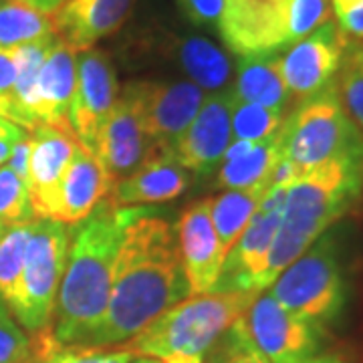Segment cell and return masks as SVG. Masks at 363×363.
Masks as SVG:
<instances>
[{
	"instance_id": "cell-17",
	"label": "cell",
	"mask_w": 363,
	"mask_h": 363,
	"mask_svg": "<svg viewBox=\"0 0 363 363\" xmlns=\"http://www.w3.org/2000/svg\"><path fill=\"white\" fill-rule=\"evenodd\" d=\"M176 234L190 295L214 291L224 267V252L210 216L208 198L192 202L182 212Z\"/></svg>"
},
{
	"instance_id": "cell-15",
	"label": "cell",
	"mask_w": 363,
	"mask_h": 363,
	"mask_svg": "<svg viewBox=\"0 0 363 363\" xmlns=\"http://www.w3.org/2000/svg\"><path fill=\"white\" fill-rule=\"evenodd\" d=\"M233 91L212 93L182 133L174 147V156L182 166L196 174H208L222 164L226 147L233 143Z\"/></svg>"
},
{
	"instance_id": "cell-16",
	"label": "cell",
	"mask_w": 363,
	"mask_h": 363,
	"mask_svg": "<svg viewBox=\"0 0 363 363\" xmlns=\"http://www.w3.org/2000/svg\"><path fill=\"white\" fill-rule=\"evenodd\" d=\"M30 157H28V194L35 218L51 220L57 206V194L67 168L77 150L73 133L51 125H37L28 131Z\"/></svg>"
},
{
	"instance_id": "cell-12",
	"label": "cell",
	"mask_w": 363,
	"mask_h": 363,
	"mask_svg": "<svg viewBox=\"0 0 363 363\" xmlns=\"http://www.w3.org/2000/svg\"><path fill=\"white\" fill-rule=\"evenodd\" d=\"M140 104L143 128L157 150L174 152L204 104V91L192 81H130Z\"/></svg>"
},
{
	"instance_id": "cell-27",
	"label": "cell",
	"mask_w": 363,
	"mask_h": 363,
	"mask_svg": "<svg viewBox=\"0 0 363 363\" xmlns=\"http://www.w3.org/2000/svg\"><path fill=\"white\" fill-rule=\"evenodd\" d=\"M35 220L4 226L0 233V301L13 311L21 293V279L25 269L26 247Z\"/></svg>"
},
{
	"instance_id": "cell-22",
	"label": "cell",
	"mask_w": 363,
	"mask_h": 363,
	"mask_svg": "<svg viewBox=\"0 0 363 363\" xmlns=\"http://www.w3.org/2000/svg\"><path fill=\"white\" fill-rule=\"evenodd\" d=\"M230 91L234 101L257 104L283 113H286L289 105L293 101L281 71L279 52L240 57L236 67V79Z\"/></svg>"
},
{
	"instance_id": "cell-26",
	"label": "cell",
	"mask_w": 363,
	"mask_h": 363,
	"mask_svg": "<svg viewBox=\"0 0 363 363\" xmlns=\"http://www.w3.org/2000/svg\"><path fill=\"white\" fill-rule=\"evenodd\" d=\"M264 192H267V184L245 188V190H226L216 198H208L210 216L220 240L224 260L238 242V238L242 236L250 218L255 216Z\"/></svg>"
},
{
	"instance_id": "cell-3",
	"label": "cell",
	"mask_w": 363,
	"mask_h": 363,
	"mask_svg": "<svg viewBox=\"0 0 363 363\" xmlns=\"http://www.w3.org/2000/svg\"><path fill=\"white\" fill-rule=\"evenodd\" d=\"M362 190L363 156L335 157L298 176L286 190L281 226L262 277L264 289L355 204Z\"/></svg>"
},
{
	"instance_id": "cell-41",
	"label": "cell",
	"mask_w": 363,
	"mask_h": 363,
	"mask_svg": "<svg viewBox=\"0 0 363 363\" xmlns=\"http://www.w3.org/2000/svg\"><path fill=\"white\" fill-rule=\"evenodd\" d=\"M277 363H347L341 355L337 353H315L311 357H305V359H286V362H277Z\"/></svg>"
},
{
	"instance_id": "cell-21",
	"label": "cell",
	"mask_w": 363,
	"mask_h": 363,
	"mask_svg": "<svg viewBox=\"0 0 363 363\" xmlns=\"http://www.w3.org/2000/svg\"><path fill=\"white\" fill-rule=\"evenodd\" d=\"M79 52L57 37V43L40 67L35 97H37V123L51 125L73 133L69 123V107L77 85Z\"/></svg>"
},
{
	"instance_id": "cell-33",
	"label": "cell",
	"mask_w": 363,
	"mask_h": 363,
	"mask_svg": "<svg viewBox=\"0 0 363 363\" xmlns=\"http://www.w3.org/2000/svg\"><path fill=\"white\" fill-rule=\"evenodd\" d=\"M331 0H291L289 6V40L295 45L319 26L331 21Z\"/></svg>"
},
{
	"instance_id": "cell-35",
	"label": "cell",
	"mask_w": 363,
	"mask_h": 363,
	"mask_svg": "<svg viewBox=\"0 0 363 363\" xmlns=\"http://www.w3.org/2000/svg\"><path fill=\"white\" fill-rule=\"evenodd\" d=\"M182 14L196 26L218 25L224 0H176Z\"/></svg>"
},
{
	"instance_id": "cell-8",
	"label": "cell",
	"mask_w": 363,
	"mask_h": 363,
	"mask_svg": "<svg viewBox=\"0 0 363 363\" xmlns=\"http://www.w3.org/2000/svg\"><path fill=\"white\" fill-rule=\"evenodd\" d=\"M286 190L267 188L255 216L224 260L214 291H264V269L281 226Z\"/></svg>"
},
{
	"instance_id": "cell-46",
	"label": "cell",
	"mask_w": 363,
	"mask_h": 363,
	"mask_svg": "<svg viewBox=\"0 0 363 363\" xmlns=\"http://www.w3.org/2000/svg\"><path fill=\"white\" fill-rule=\"evenodd\" d=\"M362 45H363V40H362Z\"/></svg>"
},
{
	"instance_id": "cell-1",
	"label": "cell",
	"mask_w": 363,
	"mask_h": 363,
	"mask_svg": "<svg viewBox=\"0 0 363 363\" xmlns=\"http://www.w3.org/2000/svg\"><path fill=\"white\" fill-rule=\"evenodd\" d=\"M188 297L176 228L143 208L123 233L107 311L89 345H125Z\"/></svg>"
},
{
	"instance_id": "cell-4",
	"label": "cell",
	"mask_w": 363,
	"mask_h": 363,
	"mask_svg": "<svg viewBox=\"0 0 363 363\" xmlns=\"http://www.w3.org/2000/svg\"><path fill=\"white\" fill-rule=\"evenodd\" d=\"M255 291H210L184 298L131 339L138 357L160 363H204L210 351L250 307Z\"/></svg>"
},
{
	"instance_id": "cell-38",
	"label": "cell",
	"mask_w": 363,
	"mask_h": 363,
	"mask_svg": "<svg viewBox=\"0 0 363 363\" xmlns=\"http://www.w3.org/2000/svg\"><path fill=\"white\" fill-rule=\"evenodd\" d=\"M16 81V65H14L13 51H0V97L11 99Z\"/></svg>"
},
{
	"instance_id": "cell-10",
	"label": "cell",
	"mask_w": 363,
	"mask_h": 363,
	"mask_svg": "<svg viewBox=\"0 0 363 363\" xmlns=\"http://www.w3.org/2000/svg\"><path fill=\"white\" fill-rule=\"evenodd\" d=\"M242 319L255 345L272 363L305 359L319 353L323 329L285 309L269 289L255 297Z\"/></svg>"
},
{
	"instance_id": "cell-29",
	"label": "cell",
	"mask_w": 363,
	"mask_h": 363,
	"mask_svg": "<svg viewBox=\"0 0 363 363\" xmlns=\"http://www.w3.org/2000/svg\"><path fill=\"white\" fill-rule=\"evenodd\" d=\"M341 104L351 121L363 131V45L362 40L350 39L345 45L343 61L335 77Z\"/></svg>"
},
{
	"instance_id": "cell-9",
	"label": "cell",
	"mask_w": 363,
	"mask_h": 363,
	"mask_svg": "<svg viewBox=\"0 0 363 363\" xmlns=\"http://www.w3.org/2000/svg\"><path fill=\"white\" fill-rule=\"evenodd\" d=\"M291 0H224L218 33L238 57L279 52L289 40Z\"/></svg>"
},
{
	"instance_id": "cell-2",
	"label": "cell",
	"mask_w": 363,
	"mask_h": 363,
	"mask_svg": "<svg viewBox=\"0 0 363 363\" xmlns=\"http://www.w3.org/2000/svg\"><path fill=\"white\" fill-rule=\"evenodd\" d=\"M142 206H117L107 196L71 230L69 257L59 286L52 333L61 343L89 345L104 321L123 233Z\"/></svg>"
},
{
	"instance_id": "cell-31",
	"label": "cell",
	"mask_w": 363,
	"mask_h": 363,
	"mask_svg": "<svg viewBox=\"0 0 363 363\" xmlns=\"http://www.w3.org/2000/svg\"><path fill=\"white\" fill-rule=\"evenodd\" d=\"M242 317L222 335L204 363H272L250 339Z\"/></svg>"
},
{
	"instance_id": "cell-5",
	"label": "cell",
	"mask_w": 363,
	"mask_h": 363,
	"mask_svg": "<svg viewBox=\"0 0 363 363\" xmlns=\"http://www.w3.org/2000/svg\"><path fill=\"white\" fill-rule=\"evenodd\" d=\"M285 309L323 329L347 305V281L335 236L323 234L269 286Z\"/></svg>"
},
{
	"instance_id": "cell-23",
	"label": "cell",
	"mask_w": 363,
	"mask_h": 363,
	"mask_svg": "<svg viewBox=\"0 0 363 363\" xmlns=\"http://www.w3.org/2000/svg\"><path fill=\"white\" fill-rule=\"evenodd\" d=\"M172 52L182 71L202 91L222 93L233 81V61L228 52L204 37L174 39Z\"/></svg>"
},
{
	"instance_id": "cell-14",
	"label": "cell",
	"mask_w": 363,
	"mask_h": 363,
	"mask_svg": "<svg viewBox=\"0 0 363 363\" xmlns=\"http://www.w3.org/2000/svg\"><path fill=\"white\" fill-rule=\"evenodd\" d=\"M156 150L143 128L140 104L130 85H125L99 131L95 156L116 184L133 174Z\"/></svg>"
},
{
	"instance_id": "cell-40",
	"label": "cell",
	"mask_w": 363,
	"mask_h": 363,
	"mask_svg": "<svg viewBox=\"0 0 363 363\" xmlns=\"http://www.w3.org/2000/svg\"><path fill=\"white\" fill-rule=\"evenodd\" d=\"M18 2H23L26 6H33V9L40 11V13L52 14L57 13V11L65 4L67 0H18Z\"/></svg>"
},
{
	"instance_id": "cell-11",
	"label": "cell",
	"mask_w": 363,
	"mask_h": 363,
	"mask_svg": "<svg viewBox=\"0 0 363 363\" xmlns=\"http://www.w3.org/2000/svg\"><path fill=\"white\" fill-rule=\"evenodd\" d=\"M117 75L111 57L87 49L77 57V85L69 107V123L77 143L95 154L99 131L117 101Z\"/></svg>"
},
{
	"instance_id": "cell-43",
	"label": "cell",
	"mask_w": 363,
	"mask_h": 363,
	"mask_svg": "<svg viewBox=\"0 0 363 363\" xmlns=\"http://www.w3.org/2000/svg\"><path fill=\"white\" fill-rule=\"evenodd\" d=\"M0 117H6L14 121V109H13V101L6 99V97H0Z\"/></svg>"
},
{
	"instance_id": "cell-19",
	"label": "cell",
	"mask_w": 363,
	"mask_h": 363,
	"mask_svg": "<svg viewBox=\"0 0 363 363\" xmlns=\"http://www.w3.org/2000/svg\"><path fill=\"white\" fill-rule=\"evenodd\" d=\"M192 172L176 160L174 152L156 150L128 178L113 184L109 198L117 206H143L169 202L190 186Z\"/></svg>"
},
{
	"instance_id": "cell-13",
	"label": "cell",
	"mask_w": 363,
	"mask_h": 363,
	"mask_svg": "<svg viewBox=\"0 0 363 363\" xmlns=\"http://www.w3.org/2000/svg\"><path fill=\"white\" fill-rule=\"evenodd\" d=\"M347 35L333 21L289 47L281 55V71L291 97L301 104L327 89L339 73Z\"/></svg>"
},
{
	"instance_id": "cell-39",
	"label": "cell",
	"mask_w": 363,
	"mask_h": 363,
	"mask_svg": "<svg viewBox=\"0 0 363 363\" xmlns=\"http://www.w3.org/2000/svg\"><path fill=\"white\" fill-rule=\"evenodd\" d=\"M337 21V26L343 30V35H347L350 39L363 40V4L359 9H355L353 13L345 14Z\"/></svg>"
},
{
	"instance_id": "cell-37",
	"label": "cell",
	"mask_w": 363,
	"mask_h": 363,
	"mask_svg": "<svg viewBox=\"0 0 363 363\" xmlns=\"http://www.w3.org/2000/svg\"><path fill=\"white\" fill-rule=\"evenodd\" d=\"M28 157H30V138L26 133L25 138L14 145L9 164H6L25 184H28Z\"/></svg>"
},
{
	"instance_id": "cell-24",
	"label": "cell",
	"mask_w": 363,
	"mask_h": 363,
	"mask_svg": "<svg viewBox=\"0 0 363 363\" xmlns=\"http://www.w3.org/2000/svg\"><path fill=\"white\" fill-rule=\"evenodd\" d=\"M283 157L281 130L264 142L252 143L242 156L222 162L218 169V188L224 190H245L269 184L272 169Z\"/></svg>"
},
{
	"instance_id": "cell-45",
	"label": "cell",
	"mask_w": 363,
	"mask_h": 363,
	"mask_svg": "<svg viewBox=\"0 0 363 363\" xmlns=\"http://www.w3.org/2000/svg\"><path fill=\"white\" fill-rule=\"evenodd\" d=\"M2 230H4V226H2V224H0V233H2Z\"/></svg>"
},
{
	"instance_id": "cell-18",
	"label": "cell",
	"mask_w": 363,
	"mask_h": 363,
	"mask_svg": "<svg viewBox=\"0 0 363 363\" xmlns=\"http://www.w3.org/2000/svg\"><path fill=\"white\" fill-rule=\"evenodd\" d=\"M138 0H67L52 13V30L77 52L93 49L97 40L111 37L125 21Z\"/></svg>"
},
{
	"instance_id": "cell-20",
	"label": "cell",
	"mask_w": 363,
	"mask_h": 363,
	"mask_svg": "<svg viewBox=\"0 0 363 363\" xmlns=\"http://www.w3.org/2000/svg\"><path fill=\"white\" fill-rule=\"evenodd\" d=\"M113 180L101 160L77 145L61 182L51 220L75 226L93 214V210L109 196Z\"/></svg>"
},
{
	"instance_id": "cell-34",
	"label": "cell",
	"mask_w": 363,
	"mask_h": 363,
	"mask_svg": "<svg viewBox=\"0 0 363 363\" xmlns=\"http://www.w3.org/2000/svg\"><path fill=\"white\" fill-rule=\"evenodd\" d=\"M30 362V337L16 323L11 309L0 301V363Z\"/></svg>"
},
{
	"instance_id": "cell-30",
	"label": "cell",
	"mask_w": 363,
	"mask_h": 363,
	"mask_svg": "<svg viewBox=\"0 0 363 363\" xmlns=\"http://www.w3.org/2000/svg\"><path fill=\"white\" fill-rule=\"evenodd\" d=\"M286 113L274 111L257 104L234 101L233 105V140L238 142H264L283 128Z\"/></svg>"
},
{
	"instance_id": "cell-7",
	"label": "cell",
	"mask_w": 363,
	"mask_h": 363,
	"mask_svg": "<svg viewBox=\"0 0 363 363\" xmlns=\"http://www.w3.org/2000/svg\"><path fill=\"white\" fill-rule=\"evenodd\" d=\"M73 226L37 218L26 247L21 293L11 313L30 335L51 327Z\"/></svg>"
},
{
	"instance_id": "cell-25",
	"label": "cell",
	"mask_w": 363,
	"mask_h": 363,
	"mask_svg": "<svg viewBox=\"0 0 363 363\" xmlns=\"http://www.w3.org/2000/svg\"><path fill=\"white\" fill-rule=\"evenodd\" d=\"M135 351L125 345H79L61 343L55 337L52 327L30 335V362L28 363H131Z\"/></svg>"
},
{
	"instance_id": "cell-6",
	"label": "cell",
	"mask_w": 363,
	"mask_h": 363,
	"mask_svg": "<svg viewBox=\"0 0 363 363\" xmlns=\"http://www.w3.org/2000/svg\"><path fill=\"white\" fill-rule=\"evenodd\" d=\"M281 143L283 157L303 172L335 157L363 156V131L347 116L335 81L286 116Z\"/></svg>"
},
{
	"instance_id": "cell-32",
	"label": "cell",
	"mask_w": 363,
	"mask_h": 363,
	"mask_svg": "<svg viewBox=\"0 0 363 363\" xmlns=\"http://www.w3.org/2000/svg\"><path fill=\"white\" fill-rule=\"evenodd\" d=\"M33 218L35 214L26 184L9 166H0V224L13 226Z\"/></svg>"
},
{
	"instance_id": "cell-42",
	"label": "cell",
	"mask_w": 363,
	"mask_h": 363,
	"mask_svg": "<svg viewBox=\"0 0 363 363\" xmlns=\"http://www.w3.org/2000/svg\"><path fill=\"white\" fill-rule=\"evenodd\" d=\"M363 4V0H331V6H333V13L337 18L345 16V14L353 13L355 9H359Z\"/></svg>"
},
{
	"instance_id": "cell-28",
	"label": "cell",
	"mask_w": 363,
	"mask_h": 363,
	"mask_svg": "<svg viewBox=\"0 0 363 363\" xmlns=\"http://www.w3.org/2000/svg\"><path fill=\"white\" fill-rule=\"evenodd\" d=\"M49 35H55L49 14L18 0H0V51H11Z\"/></svg>"
},
{
	"instance_id": "cell-36",
	"label": "cell",
	"mask_w": 363,
	"mask_h": 363,
	"mask_svg": "<svg viewBox=\"0 0 363 363\" xmlns=\"http://www.w3.org/2000/svg\"><path fill=\"white\" fill-rule=\"evenodd\" d=\"M26 133L28 130H25L23 125L14 123L6 117H0V166H4V162H9L14 145L21 142Z\"/></svg>"
},
{
	"instance_id": "cell-44",
	"label": "cell",
	"mask_w": 363,
	"mask_h": 363,
	"mask_svg": "<svg viewBox=\"0 0 363 363\" xmlns=\"http://www.w3.org/2000/svg\"><path fill=\"white\" fill-rule=\"evenodd\" d=\"M135 363H160V362H156V359H150V357H140Z\"/></svg>"
}]
</instances>
